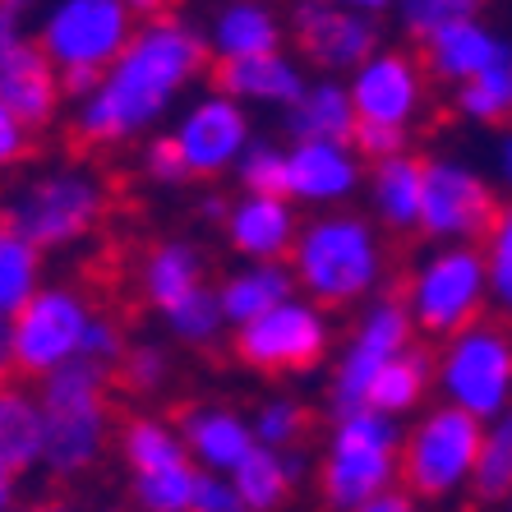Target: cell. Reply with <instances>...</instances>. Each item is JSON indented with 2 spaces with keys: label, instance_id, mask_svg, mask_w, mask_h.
I'll return each mask as SVG.
<instances>
[{
  "label": "cell",
  "instance_id": "1",
  "mask_svg": "<svg viewBox=\"0 0 512 512\" xmlns=\"http://www.w3.org/2000/svg\"><path fill=\"white\" fill-rule=\"evenodd\" d=\"M203 28L185 14L139 19L130 47L111 60L97 88L70 107V130L88 148H125L157 134L208 70Z\"/></svg>",
  "mask_w": 512,
  "mask_h": 512
},
{
  "label": "cell",
  "instance_id": "2",
  "mask_svg": "<svg viewBox=\"0 0 512 512\" xmlns=\"http://www.w3.org/2000/svg\"><path fill=\"white\" fill-rule=\"evenodd\" d=\"M291 277L296 291L323 305L328 314L360 310L388 286V245L370 213L337 208V213H310L300 222L296 250H291Z\"/></svg>",
  "mask_w": 512,
  "mask_h": 512
},
{
  "label": "cell",
  "instance_id": "3",
  "mask_svg": "<svg viewBox=\"0 0 512 512\" xmlns=\"http://www.w3.org/2000/svg\"><path fill=\"white\" fill-rule=\"evenodd\" d=\"M0 217L37 254L79 250L111 217V185L102 171L79 162V157L42 162L10 185L5 203H0Z\"/></svg>",
  "mask_w": 512,
  "mask_h": 512
},
{
  "label": "cell",
  "instance_id": "4",
  "mask_svg": "<svg viewBox=\"0 0 512 512\" xmlns=\"http://www.w3.org/2000/svg\"><path fill=\"white\" fill-rule=\"evenodd\" d=\"M37 429H42V471L51 480L93 476L116 443L111 370L74 360L37 383Z\"/></svg>",
  "mask_w": 512,
  "mask_h": 512
},
{
  "label": "cell",
  "instance_id": "5",
  "mask_svg": "<svg viewBox=\"0 0 512 512\" xmlns=\"http://www.w3.org/2000/svg\"><path fill=\"white\" fill-rule=\"evenodd\" d=\"M314 489L328 512H351L388 489H402V425L370 406L328 416L314 457Z\"/></svg>",
  "mask_w": 512,
  "mask_h": 512
},
{
  "label": "cell",
  "instance_id": "6",
  "mask_svg": "<svg viewBox=\"0 0 512 512\" xmlns=\"http://www.w3.org/2000/svg\"><path fill=\"white\" fill-rule=\"evenodd\" d=\"M485 425L448 402H429L402 425V489L416 503L443 508L471 494Z\"/></svg>",
  "mask_w": 512,
  "mask_h": 512
},
{
  "label": "cell",
  "instance_id": "7",
  "mask_svg": "<svg viewBox=\"0 0 512 512\" xmlns=\"http://www.w3.org/2000/svg\"><path fill=\"white\" fill-rule=\"evenodd\" d=\"M397 300H402L416 337H429V342H443V337L480 323L494 310L480 245H429L406 268Z\"/></svg>",
  "mask_w": 512,
  "mask_h": 512
},
{
  "label": "cell",
  "instance_id": "8",
  "mask_svg": "<svg viewBox=\"0 0 512 512\" xmlns=\"http://www.w3.org/2000/svg\"><path fill=\"white\" fill-rule=\"evenodd\" d=\"M434 393L480 425L512 402V328L503 319H480L462 333L434 342Z\"/></svg>",
  "mask_w": 512,
  "mask_h": 512
},
{
  "label": "cell",
  "instance_id": "9",
  "mask_svg": "<svg viewBox=\"0 0 512 512\" xmlns=\"http://www.w3.org/2000/svg\"><path fill=\"white\" fill-rule=\"evenodd\" d=\"M333 342V314L314 305L310 296H300V291L291 300H282L277 310L245 323V328H231V356L250 374H268V379L314 374L333 356Z\"/></svg>",
  "mask_w": 512,
  "mask_h": 512
},
{
  "label": "cell",
  "instance_id": "10",
  "mask_svg": "<svg viewBox=\"0 0 512 512\" xmlns=\"http://www.w3.org/2000/svg\"><path fill=\"white\" fill-rule=\"evenodd\" d=\"M139 14L125 0H47L33 19L37 47L56 74H107L111 60L130 47Z\"/></svg>",
  "mask_w": 512,
  "mask_h": 512
},
{
  "label": "cell",
  "instance_id": "11",
  "mask_svg": "<svg viewBox=\"0 0 512 512\" xmlns=\"http://www.w3.org/2000/svg\"><path fill=\"white\" fill-rule=\"evenodd\" d=\"M406 346H416V328L406 319L402 300L397 296H374L370 305H360L346 337L337 342L333 365H328V416H342V411H360L370 402V388Z\"/></svg>",
  "mask_w": 512,
  "mask_h": 512
},
{
  "label": "cell",
  "instance_id": "12",
  "mask_svg": "<svg viewBox=\"0 0 512 512\" xmlns=\"http://www.w3.org/2000/svg\"><path fill=\"white\" fill-rule=\"evenodd\" d=\"M503 194L480 162L462 153L425 157V190H420V227L425 245H480L489 222L499 217Z\"/></svg>",
  "mask_w": 512,
  "mask_h": 512
},
{
  "label": "cell",
  "instance_id": "13",
  "mask_svg": "<svg viewBox=\"0 0 512 512\" xmlns=\"http://www.w3.org/2000/svg\"><path fill=\"white\" fill-rule=\"evenodd\" d=\"M93 314L97 305L74 282H47L10 319L14 374L28 383H42L74 360H84V337Z\"/></svg>",
  "mask_w": 512,
  "mask_h": 512
},
{
  "label": "cell",
  "instance_id": "14",
  "mask_svg": "<svg viewBox=\"0 0 512 512\" xmlns=\"http://www.w3.org/2000/svg\"><path fill=\"white\" fill-rule=\"evenodd\" d=\"M37 0H0V102L33 134L51 130L65 116L60 74L33 37Z\"/></svg>",
  "mask_w": 512,
  "mask_h": 512
},
{
  "label": "cell",
  "instance_id": "15",
  "mask_svg": "<svg viewBox=\"0 0 512 512\" xmlns=\"http://www.w3.org/2000/svg\"><path fill=\"white\" fill-rule=\"evenodd\" d=\"M171 143H176L180 162L190 171V180H222L236 171L240 153L250 148L254 116L240 102H231L222 88H203L180 102V111L171 116Z\"/></svg>",
  "mask_w": 512,
  "mask_h": 512
},
{
  "label": "cell",
  "instance_id": "16",
  "mask_svg": "<svg viewBox=\"0 0 512 512\" xmlns=\"http://www.w3.org/2000/svg\"><path fill=\"white\" fill-rule=\"evenodd\" d=\"M346 93H351L360 125H383V130L411 134L429 107V70L420 51L379 47L365 65L346 74Z\"/></svg>",
  "mask_w": 512,
  "mask_h": 512
},
{
  "label": "cell",
  "instance_id": "17",
  "mask_svg": "<svg viewBox=\"0 0 512 512\" xmlns=\"http://www.w3.org/2000/svg\"><path fill=\"white\" fill-rule=\"evenodd\" d=\"M286 37H296L300 60L310 70L328 74V79H346L356 65H365L383 47L379 19L351 14L333 0H291Z\"/></svg>",
  "mask_w": 512,
  "mask_h": 512
},
{
  "label": "cell",
  "instance_id": "18",
  "mask_svg": "<svg viewBox=\"0 0 512 512\" xmlns=\"http://www.w3.org/2000/svg\"><path fill=\"white\" fill-rule=\"evenodd\" d=\"M365 157L351 143H286V199L300 213H337L365 194Z\"/></svg>",
  "mask_w": 512,
  "mask_h": 512
},
{
  "label": "cell",
  "instance_id": "19",
  "mask_svg": "<svg viewBox=\"0 0 512 512\" xmlns=\"http://www.w3.org/2000/svg\"><path fill=\"white\" fill-rule=\"evenodd\" d=\"M300 213L286 194H236L222 217V245L240 263H286L300 236Z\"/></svg>",
  "mask_w": 512,
  "mask_h": 512
},
{
  "label": "cell",
  "instance_id": "20",
  "mask_svg": "<svg viewBox=\"0 0 512 512\" xmlns=\"http://www.w3.org/2000/svg\"><path fill=\"white\" fill-rule=\"evenodd\" d=\"M176 429L185 439V453L203 476H231L245 457L259 448L250 425V411L231 402H190L176 416Z\"/></svg>",
  "mask_w": 512,
  "mask_h": 512
},
{
  "label": "cell",
  "instance_id": "21",
  "mask_svg": "<svg viewBox=\"0 0 512 512\" xmlns=\"http://www.w3.org/2000/svg\"><path fill=\"white\" fill-rule=\"evenodd\" d=\"M508 47L512 42L489 24L485 14H471V19H453V24L434 28L420 42V60H425V70H429V84L462 88L476 74H485L489 65H499L508 56Z\"/></svg>",
  "mask_w": 512,
  "mask_h": 512
},
{
  "label": "cell",
  "instance_id": "22",
  "mask_svg": "<svg viewBox=\"0 0 512 512\" xmlns=\"http://www.w3.org/2000/svg\"><path fill=\"white\" fill-rule=\"evenodd\" d=\"M203 42L217 65L273 56L286 51V14L273 0H222L203 24Z\"/></svg>",
  "mask_w": 512,
  "mask_h": 512
},
{
  "label": "cell",
  "instance_id": "23",
  "mask_svg": "<svg viewBox=\"0 0 512 512\" xmlns=\"http://www.w3.org/2000/svg\"><path fill=\"white\" fill-rule=\"evenodd\" d=\"M199 286H208V254L194 236H162L139 254L134 291L153 314H167Z\"/></svg>",
  "mask_w": 512,
  "mask_h": 512
},
{
  "label": "cell",
  "instance_id": "24",
  "mask_svg": "<svg viewBox=\"0 0 512 512\" xmlns=\"http://www.w3.org/2000/svg\"><path fill=\"white\" fill-rule=\"evenodd\" d=\"M310 84L305 60H296L291 51H273V56H254V60H231L217 65V88L250 111H277L282 116Z\"/></svg>",
  "mask_w": 512,
  "mask_h": 512
},
{
  "label": "cell",
  "instance_id": "25",
  "mask_svg": "<svg viewBox=\"0 0 512 512\" xmlns=\"http://www.w3.org/2000/svg\"><path fill=\"white\" fill-rule=\"evenodd\" d=\"M420 190H425V157L397 153V157H383V162H370L365 199H370L374 227L383 236H416Z\"/></svg>",
  "mask_w": 512,
  "mask_h": 512
},
{
  "label": "cell",
  "instance_id": "26",
  "mask_svg": "<svg viewBox=\"0 0 512 512\" xmlns=\"http://www.w3.org/2000/svg\"><path fill=\"white\" fill-rule=\"evenodd\" d=\"M356 125L360 120L346 93V79H328V74H314L305 93L282 111L286 143H351Z\"/></svg>",
  "mask_w": 512,
  "mask_h": 512
},
{
  "label": "cell",
  "instance_id": "27",
  "mask_svg": "<svg viewBox=\"0 0 512 512\" xmlns=\"http://www.w3.org/2000/svg\"><path fill=\"white\" fill-rule=\"evenodd\" d=\"M116 457L125 466V480L139 476H157V471H171V466H185V439L171 416L162 411H130V416L116 425Z\"/></svg>",
  "mask_w": 512,
  "mask_h": 512
},
{
  "label": "cell",
  "instance_id": "28",
  "mask_svg": "<svg viewBox=\"0 0 512 512\" xmlns=\"http://www.w3.org/2000/svg\"><path fill=\"white\" fill-rule=\"evenodd\" d=\"M213 291L227 328H245L296 296V277H291V263H236L222 282H213Z\"/></svg>",
  "mask_w": 512,
  "mask_h": 512
},
{
  "label": "cell",
  "instance_id": "29",
  "mask_svg": "<svg viewBox=\"0 0 512 512\" xmlns=\"http://www.w3.org/2000/svg\"><path fill=\"white\" fill-rule=\"evenodd\" d=\"M310 476L305 453H277V448H254L245 462L231 471L240 503L250 512H286V503L296 499V489Z\"/></svg>",
  "mask_w": 512,
  "mask_h": 512
},
{
  "label": "cell",
  "instance_id": "30",
  "mask_svg": "<svg viewBox=\"0 0 512 512\" xmlns=\"http://www.w3.org/2000/svg\"><path fill=\"white\" fill-rule=\"evenodd\" d=\"M429 393H434V351L416 342V346H406L402 356L374 379L365 406L388 420H397V425H406L416 411L429 406Z\"/></svg>",
  "mask_w": 512,
  "mask_h": 512
},
{
  "label": "cell",
  "instance_id": "31",
  "mask_svg": "<svg viewBox=\"0 0 512 512\" xmlns=\"http://www.w3.org/2000/svg\"><path fill=\"white\" fill-rule=\"evenodd\" d=\"M0 466L24 480L42 466V429H37V397L19 383L0 388Z\"/></svg>",
  "mask_w": 512,
  "mask_h": 512
},
{
  "label": "cell",
  "instance_id": "32",
  "mask_svg": "<svg viewBox=\"0 0 512 512\" xmlns=\"http://www.w3.org/2000/svg\"><path fill=\"white\" fill-rule=\"evenodd\" d=\"M42 286H47V254H37L0 217V319H14Z\"/></svg>",
  "mask_w": 512,
  "mask_h": 512
},
{
  "label": "cell",
  "instance_id": "33",
  "mask_svg": "<svg viewBox=\"0 0 512 512\" xmlns=\"http://www.w3.org/2000/svg\"><path fill=\"white\" fill-rule=\"evenodd\" d=\"M453 111L476 125V130H503L512 125V47L499 65H489L485 74H476L471 84L453 88Z\"/></svg>",
  "mask_w": 512,
  "mask_h": 512
},
{
  "label": "cell",
  "instance_id": "34",
  "mask_svg": "<svg viewBox=\"0 0 512 512\" xmlns=\"http://www.w3.org/2000/svg\"><path fill=\"white\" fill-rule=\"evenodd\" d=\"M157 319H162V328H167L171 342L185 346V351H213L222 337H231L227 319H222V305H217L213 282L199 286L194 296H185L180 305H171L167 314H157Z\"/></svg>",
  "mask_w": 512,
  "mask_h": 512
},
{
  "label": "cell",
  "instance_id": "35",
  "mask_svg": "<svg viewBox=\"0 0 512 512\" xmlns=\"http://www.w3.org/2000/svg\"><path fill=\"white\" fill-rule=\"evenodd\" d=\"M254 439L259 448H277V453H300V443L310 434V406L296 393H268L254 402L250 411Z\"/></svg>",
  "mask_w": 512,
  "mask_h": 512
},
{
  "label": "cell",
  "instance_id": "36",
  "mask_svg": "<svg viewBox=\"0 0 512 512\" xmlns=\"http://www.w3.org/2000/svg\"><path fill=\"white\" fill-rule=\"evenodd\" d=\"M480 503H503L512 494V402L494 420H485V443H480V471L471 485Z\"/></svg>",
  "mask_w": 512,
  "mask_h": 512
},
{
  "label": "cell",
  "instance_id": "37",
  "mask_svg": "<svg viewBox=\"0 0 512 512\" xmlns=\"http://www.w3.org/2000/svg\"><path fill=\"white\" fill-rule=\"evenodd\" d=\"M116 374L134 397H157V393H167L171 379H176V356H171V346L143 337V342H130Z\"/></svg>",
  "mask_w": 512,
  "mask_h": 512
},
{
  "label": "cell",
  "instance_id": "38",
  "mask_svg": "<svg viewBox=\"0 0 512 512\" xmlns=\"http://www.w3.org/2000/svg\"><path fill=\"white\" fill-rule=\"evenodd\" d=\"M231 180L240 194H286V143H277L273 134H254Z\"/></svg>",
  "mask_w": 512,
  "mask_h": 512
},
{
  "label": "cell",
  "instance_id": "39",
  "mask_svg": "<svg viewBox=\"0 0 512 512\" xmlns=\"http://www.w3.org/2000/svg\"><path fill=\"white\" fill-rule=\"evenodd\" d=\"M480 254H485L489 305L503 310V314H512V199H503L499 217L489 222L485 240H480Z\"/></svg>",
  "mask_w": 512,
  "mask_h": 512
},
{
  "label": "cell",
  "instance_id": "40",
  "mask_svg": "<svg viewBox=\"0 0 512 512\" xmlns=\"http://www.w3.org/2000/svg\"><path fill=\"white\" fill-rule=\"evenodd\" d=\"M139 176L148 180V185H157V190H180V185L190 180V171H185V162H180L171 134L157 130L139 143Z\"/></svg>",
  "mask_w": 512,
  "mask_h": 512
},
{
  "label": "cell",
  "instance_id": "41",
  "mask_svg": "<svg viewBox=\"0 0 512 512\" xmlns=\"http://www.w3.org/2000/svg\"><path fill=\"white\" fill-rule=\"evenodd\" d=\"M485 10V0H416V5H402L397 19L416 42H425L434 28L453 24V19H471V14Z\"/></svg>",
  "mask_w": 512,
  "mask_h": 512
},
{
  "label": "cell",
  "instance_id": "42",
  "mask_svg": "<svg viewBox=\"0 0 512 512\" xmlns=\"http://www.w3.org/2000/svg\"><path fill=\"white\" fill-rule=\"evenodd\" d=\"M130 351V337H125V323L116 314L97 310L93 323H88V337H84V360L88 365H102V370H116L120 360Z\"/></svg>",
  "mask_w": 512,
  "mask_h": 512
},
{
  "label": "cell",
  "instance_id": "43",
  "mask_svg": "<svg viewBox=\"0 0 512 512\" xmlns=\"http://www.w3.org/2000/svg\"><path fill=\"white\" fill-rule=\"evenodd\" d=\"M33 143H37V134L0 102V176H10V171L24 167L28 157H33Z\"/></svg>",
  "mask_w": 512,
  "mask_h": 512
},
{
  "label": "cell",
  "instance_id": "44",
  "mask_svg": "<svg viewBox=\"0 0 512 512\" xmlns=\"http://www.w3.org/2000/svg\"><path fill=\"white\" fill-rule=\"evenodd\" d=\"M351 148H356V153L365 157V167H370V162H383V157L411 153V134L383 130V125H356V134H351Z\"/></svg>",
  "mask_w": 512,
  "mask_h": 512
},
{
  "label": "cell",
  "instance_id": "45",
  "mask_svg": "<svg viewBox=\"0 0 512 512\" xmlns=\"http://www.w3.org/2000/svg\"><path fill=\"white\" fill-rule=\"evenodd\" d=\"M190 512H250L245 503H240L236 485H231L227 476H199V485H194V503Z\"/></svg>",
  "mask_w": 512,
  "mask_h": 512
},
{
  "label": "cell",
  "instance_id": "46",
  "mask_svg": "<svg viewBox=\"0 0 512 512\" xmlns=\"http://www.w3.org/2000/svg\"><path fill=\"white\" fill-rule=\"evenodd\" d=\"M485 171H489V180H494V190H499L503 199H512V125L489 134Z\"/></svg>",
  "mask_w": 512,
  "mask_h": 512
},
{
  "label": "cell",
  "instance_id": "47",
  "mask_svg": "<svg viewBox=\"0 0 512 512\" xmlns=\"http://www.w3.org/2000/svg\"><path fill=\"white\" fill-rule=\"evenodd\" d=\"M351 512H420V503L406 494V489H388V494H379V499H370V503H360V508H351Z\"/></svg>",
  "mask_w": 512,
  "mask_h": 512
},
{
  "label": "cell",
  "instance_id": "48",
  "mask_svg": "<svg viewBox=\"0 0 512 512\" xmlns=\"http://www.w3.org/2000/svg\"><path fill=\"white\" fill-rule=\"evenodd\" d=\"M227 194L222 190H203L199 194V203H194V213H199V222L203 227H222V217H227Z\"/></svg>",
  "mask_w": 512,
  "mask_h": 512
},
{
  "label": "cell",
  "instance_id": "49",
  "mask_svg": "<svg viewBox=\"0 0 512 512\" xmlns=\"http://www.w3.org/2000/svg\"><path fill=\"white\" fill-rule=\"evenodd\" d=\"M14 383V346H10V319H0V388Z\"/></svg>",
  "mask_w": 512,
  "mask_h": 512
},
{
  "label": "cell",
  "instance_id": "50",
  "mask_svg": "<svg viewBox=\"0 0 512 512\" xmlns=\"http://www.w3.org/2000/svg\"><path fill=\"white\" fill-rule=\"evenodd\" d=\"M333 5H342L351 14H365V19H383L388 10H397V0H333Z\"/></svg>",
  "mask_w": 512,
  "mask_h": 512
},
{
  "label": "cell",
  "instance_id": "51",
  "mask_svg": "<svg viewBox=\"0 0 512 512\" xmlns=\"http://www.w3.org/2000/svg\"><path fill=\"white\" fill-rule=\"evenodd\" d=\"M19 508V476L0 466V512H14Z\"/></svg>",
  "mask_w": 512,
  "mask_h": 512
},
{
  "label": "cell",
  "instance_id": "52",
  "mask_svg": "<svg viewBox=\"0 0 512 512\" xmlns=\"http://www.w3.org/2000/svg\"><path fill=\"white\" fill-rule=\"evenodd\" d=\"M125 5H130L139 19H162V14H171V5H176V0H125Z\"/></svg>",
  "mask_w": 512,
  "mask_h": 512
},
{
  "label": "cell",
  "instance_id": "53",
  "mask_svg": "<svg viewBox=\"0 0 512 512\" xmlns=\"http://www.w3.org/2000/svg\"><path fill=\"white\" fill-rule=\"evenodd\" d=\"M19 512H88V508H79L74 499H37V503H28V508H19Z\"/></svg>",
  "mask_w": 512,
  "mask_h": 512
},
{
  "label": "cell",
  "instance_id": "54",
  "mask_svg": "<svg viewBox=\"0 0 512 512\" xmlns=\"http://www.w3.org/2000/svg\"><path fill=\"white\" fill-rule=\"evenodd\" d=\"M503 512H512V494H508V499H503Z\"/></svg>",
  "mask_w": 512,
  "mask_h": 512
},
{
  "label": "cell",
  "instance_id": "55",
  "mask_svg": "<svg viewBox=\"0 0 512 512\" xmlns=\"http://www.w3.org/2000/svg\"><path fill=\"white\" fill-rule=\"evenodd\" d=\"M402 5H416V0H397V10H402Z\"/></svg>",
  "mask_w": 512,
  "mask_h": 512
},
{
  "label": "cell",
  "instance_id": "56",
  "mask_svg": "<svg viewBox=\"0 0 512 512\" xmlns=\"http://www.w3.org/2000/svg\"><path fill=\"white\" fill-rule=\"evenodd\" d=\"M14 512H19V508H14Z\"/></svg>",
  "mask_w": 512,
  "mask_h": 512
}]
</instances>
